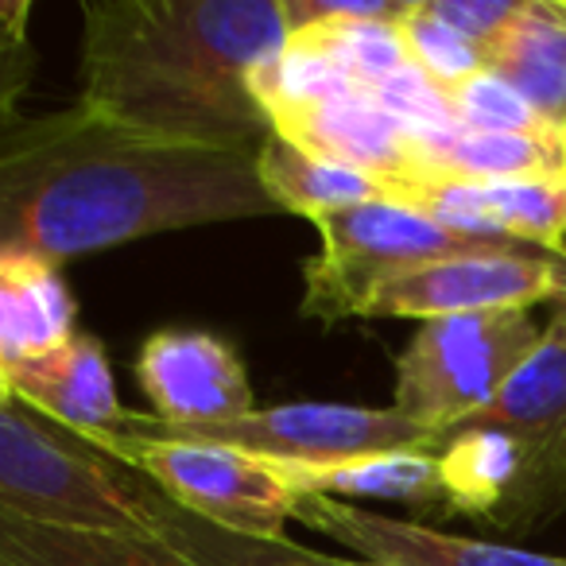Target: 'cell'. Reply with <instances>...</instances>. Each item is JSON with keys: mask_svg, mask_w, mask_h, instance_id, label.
<instances>
[{"mask_svg": "<svg viewBox=\"0 0 566 566\" xmlns=\"http://www.w3.org/2000/svg\"><path fill=\"white\" fill-rule=\"evenodd\" d=\"M256 151L128 133L82 105L4 125L0 252L63 260L171 229L272 218Z\"/></svg>", "mask_w": 566, "mask_h": 566, "instance_id": "obj_1", "label": "cell"}, {"mask_svg": "<svg viewBox=\"0 0 566 566\" xmlns=\"http://www.w3.org/2000/svg\"><path fill=\"white\" fill-rule=\"evenodd\" d=\"M287 43L283 0H86L78 105L151 140L260 151L252 71Z\"/></svg>", "mask_w": 566, "mask_h": 566, "instance_id": "obj_2", "label": "cell"}, {"mask_svg": "<svg viewBox=\"0 0 566 566\" xmlns=\"http://www.w3.org/2000/svg\"><path fill=\"white\" fill-rule=\"evenodd\" d=\"M109 458L0 392V516L86 535H151L148 516Z\"/></svg>", "mask_w": 566, "mask_h": 566, "instance_id": "obj_3", "label": "cell"}, {"mask_svg": "<svg viewBox=\"0 0 566 566\" xmlns=\"http://www.w3.org/2000/svg\"><path fill=\"white\" fill-rule=\"evenodd\" d=\"M323 249L303 264V315L315 323H342V318L369 315L373 295L392 275L416 264H431L442 256L493 249H532L520 241L462 233L431 213L416 210L396 198L346 206L315 218Z\"/></svg>", "mask_w": 566, "mask_h": 566, "instance_id": "obj_4", "label": "cell"}, {"mask_svg": "<svg viewBox=\"0 0 566 566\" xmlns=\"http://www.w3.org/2000/svg\"><path fill=\"white\" fill-rule=\"evenodd\" d=\"M547 326L527 311L462 315L423 323L396 361L392 408L439 439L481 411L527 357L539 349Z\"/></svg>", "mask_w": 566, "mask_h": 566, "instance_id": "obj_5", "label": "cell"}, {"mask_svg": "<svg viewBox=\"0 0 566 566\" xmlns=\"http://www.w3.org/2000/svg\"><path fill=\"white\" fill-rule=\"evenodd\" d=\"M125 470L148 478L179 509L221 532L249 539H283V524L300 512V493L287 485L275 462L244 454L221 442L195 439H148V434L113 431L102 439H82Z\"/></svg>", "mask_w": 566, "mask_h": 566, "instance_id": "obj_6", "label": "cell"}, {"mask_svg": "<svg viewBox=\"0 0 566 566\" xmlns=\"http://www.w3.org/2000/svg\"><path fill=\"white\" fill-rule=\"evenodd\" d=\"M117 431L148 439H195L221 442L268 462H342V458L385 454V450H434V434L411 423L396 408H361V403H272L226 423L175 427L156 416L125 411Z\"/></svg>", "mask_w": 566, "mask_h": 566, "instance_id": "obj_7", "label": "cell"}, {"mask_svg": "<svg viewBox=\"0 0 566 566\" xmlns=\"http://www.w3.org/2000/svg\"><path fill=\"white\" fill-rule=\"evenodd\" d=\"M558 287V252L493 249L416 264L373 295L365 318H462L527 311L551 303Z\"/></svg>", "mask_w": 566, "mask_h": 566, "instance_id": "obj_8", "label": "cell"}, {"mask_svg": "<svg viewBox=\"0 0 566 566\" xmlns=\"http://www.w3.org/2000/svg\"><path fill=\"white\" fill-rule=\"evenodd\" d=\"M454 431H504L520 442L524 481L509 520H535V512L555 509L558 496H566V331L555 318L543 331L539 349L516 369V377L485 408L450 427L447 434Z\"/></svg>", "mask_w": 566, "mask_h": 566, "instance_id": "obj_9", "label": "cell"}, {"mask_svg": "<svg viewBox=\"0 0 566 566\" xmlns=\"http://www.w3.org/2000/svg\"><path fill=\"white\" fill-rule=\"evenodd\" d=\"M136 380L159 423L202 427L256 411L249 373L233 346L195 326L151 334L136 357Z\"/></svg>", "mask_w": 566, "mask_h": 566, "instance_id": "obj_10", "label": "cell"}, {"mask_svg": "<svg viewBox=\"0 0 566 566\" xmlns=\"http://www.w3.org/2000/svg\"><path fill=\"white\" fill-rule=\"evenodd\" d=\"M388 198L416 206L462 233L520 241L543 252L566 249L563 179H388Z\"/></svg>", "mask_w": 566, "mask_h": 566, "instance_id": "obj_11", "label": "cell"}, {"mask_svg": "<svg viewBox=\"0 0 566 566\" xmlns=\"http://www.w3.org/2000/svg\"><path fill=\"white\" fill-rule=\"evenodd\" d=\"M295 520L346 547L365 566H566V558L558 555L447 535L411 520L380 516L361 504L331 501V496H300Z\"/></svg>", "mask_w": 566, "mask_h": 566, "instance_id": "obj_12", "label": "cell"}, {"mask_svg": "<svg viewBox=\"0 0 566 566\" xmlns=\"http://www.w3.org/2000/svg\"><path fill=\"white\" fill-rule=\"evenodd\" d=\"M0 392H12L74 439H102L125 419L109 357L94 334H78L55 354L0 369Z\"/></svg>", "mask_w": 566, "mask_h": 566, "instance_id": "obj_13", "label": "cell"}, {"mask_svg": "<svg viewBox=\"0 0 566 566\" xmlns=\"http://www.w3.org/2000/svg\"><path fill=\"white\" fill-rule=\"evenodd\" d=\"M396 179H563L566 182V128L543 125L535 133H427L416 136L411 164Z\"/></svg>", "mask_w": 566, "mask_h": 566, "instance_id": "obj_14", "label": "cell"}, {"mask_svg": "<svg viewBox=\"0 0 566 566\" xmlns=\"http://www.w3.org/2000/svg\"><path fill=\"white\" fill-rule=\"evenodd\" d=\"M272 133L287 136L315 156L361 167V171L385 175V179L408 171L411 148H416V133L403 120H396L369 90H354V94L315 105L300 117L280 120Z\"/></svg>", "mask_w": 566, "mask_h": 566, "instance_id": "obj_15", "label": "cell"}, {"mask_svg": "<svg viewBox=\"0 0 566 566\" xmlns=\"http://www.w3.org/2000/svg\"><path fill=\"white\" fill-rule=\"evenodd\" d=\"M78 303L59 264L0 252V369L48 357L78 338Z\"/></svg>", "mask_w": 566, "mask_h": 566, "instance_id": "obj_16", "label": "cell"}, {"mask_svg": "<svg viewBox=\"0 0 566 566\" xmlns=\"http://www.w3.org/2000/svg\"><path fill=\"white\" fill-rule=\"evenodd\" d=\"M300 496L331 501H396L411 509L447 504L442 465L434 450H385V454L342 458V462H275Z\"/></svg>", "mask_w": 566, "mask_h": 566, "instance_id": "obj_17", "label": "cell"}, {"mask_svg": "<svg viewBox=\"0 0 566 566\" xmlns=\"http://www.w3.org/2000/svg\"><path fill=\"white\" fill-rule=\"evenodd\" d=\"M133 493L148 516L151 535L195 566H365L357 558L318 555L303 543H292L287 535L283 539H249V535L221 532V527L198 520L195 512L179 509L148 478H133Z\"/></svg>", "mask_w": 566, "mask_h": 566, "instance_id": "obj_18", "label": "cell"}, {"mask_svg": "<svg viewBox=\"0 0 566 566\" xmlns=\"http://www.w3.org/2000/svg\"><path fill=\"white\" fill-rule=\"evenodd\" d=\"M489 71L516 86L547 125L566 128V0H524L489 51Z\"/></svg>", "mask_w": 566, "mask_h": 566, "instance_id": "obj_19", "label": "cell"}, {"mask_svg": "<svg viewBox=\"0 0 566 566\" xmlns=\"http://www.w3.org/2000/svg\"><path fill=\"white\" fill-rule=\"evenodd\" d=\"M260 182L280 206V213H300V218L315 221L323 213L346 210V206L377 202L388 198L385 175L361 171V167L334 164L326 156L300 148L287 136L272 133L256 151Z\"/></svg>", "mask_w": 566, "mask_h": 566, "instance_id": "obj_20", "label": "cell"}, {"mask_svg": "<svg viewBox=\"0 0 566 566\" xmlns=\"http://www.w3.org/2000/svg\"><path fill=\"white\" fill-rule=\"evenodd\" d=\"M0 566H195L156 535H86L0 516Z\"/></svg>", "mask_w": 566, "mask_h": 566, "instance_id": "obj_21", "label": "cell"}, {"mask_svg": "<svg viewBox=\"0 0 566 566\" xmlns=\"http://www.w3.org/2000/svg\"><path fill=\"white\" fill-rule=\"evenodd\" d=\"M442 489L454 512L509 516L524 481V450L504 431H454L439 442Z\"/></svg>", "mask_w": 566, "mask_h": 566, "instance_id": "obj_22", "label": "cell"}, {"mask_svg": "<svg viewBox=\"0 0 566 566\" xmlns=\"http://www.w3.org/2000/svg\"><path fill=\"white\" fill-rule=\"evenodd\" d=\"M354 90L361 86L331 55H323L318 48L300 40H292L280 55H272L252 71V94H256L260 109L268 113L272 128L280 120L315 109V105L354 94Z\"/></svg>", "mask_w": 566, "mask_h": 566, "instance_id": "obj_23", "label": "cell"}, {"mask_svg": "<svg viewBox=\"0 0 566 566\" xmlns=\"http://www.w3.org/2000/svg\"><path fill=\"white\" fill-rule=\"evenodd\" d=\"M292 40L311 43L323 55H331L369 94L388 78H396L403 66H411L396 24H380V20H326V24L303 28Z\"/></svg>", "mask_w": 566, "mask_h": 566, "instance_id": "obj_24", "label": "cell"}, {"mask_svg": "<svg viewBox=\"0 0 566 566\" xmlns=\"http://www.w3.org/2000/svg\"><path fill=\"white\" fill-rule=\"evenodd\" d=\"M408 59L427 74L431 82H439L442 90H454L462 82L478 78L481 71H489V59L481 48H473L462 32L447 24L442 17H434V9L427 0H408V12L396 24Z\"/></svg>", "mask_w": 566, "mask_h": 566, "instance_id": "obj_25", "label": "cell"}, {"mask_svg": "<svg viewBox=\"0 0 566 566\" xmlns=\"http://www.w3.org/2000/svg\"><path fill=\"white\" fill-rule=\"evenodd\" d=\"M447 97L462 133H535L547 125L535 105L493 71H481L478 78L447 90Z\"/></svg>", "mask_w": 566, "mask_h": 566, "instance_id": "obj_26", "label": "cell"}, {"mask_svg": "<svg viewBox=\"0 0 566 566\" xmlns=\"http://www.w3.org/2000/svg\"><path fill=\"white\" fill-rule=\"evenodd\" d=\"M434 9V17L447 20L454 32H462L473 48L489 51L496 48L509 24L516 20V12L524 9V0H427Z\"/></svg>", "mask_w": 566, "mask_h": 566, "instance_id": "obj_27", "label": "cell"}, {"mask_svg": "<svg viewBox=\"0 0 566 566\" xmlns=\"http://www.w3.org/2000/svg\"><path fill=\"white\" fill-rule=\"evenodd\" d=\"M551 307H555V323L566 331V249L558 252V287H555V300H551Z\"/></svg>", "mask_w": 566, "mask_h": 566, "instance_id": "obj_28", "label": "cell"}]
</instances>
